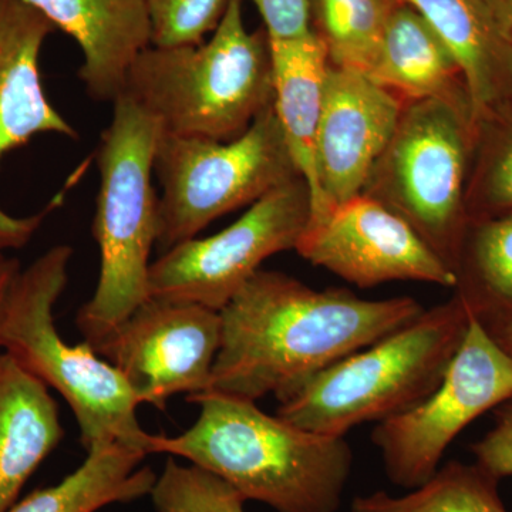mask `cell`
Wrapping results in <instances>:
<instances>
[{
  "label": "cell",
  "mask_w": 512,
  "mask_h": 512,
  "mask_svg": "<svg viewBox=\"0 0 512 512\" xmlns=\"http://www.w3.org/2000/svg\"><path fill=\"white\" fill-rule=\"evenodd\" d=\"M357 288L413 281L454 288L456 275L403 218L365 194L309 225L295 249Z\"/></svg>",
  "instance_id": "7c38bea8"
},
{
  "label": "cell",
  "mask_w": 512,
  "mask_h": 512,
  "mask_svg": "<svg viewBox=\"0 0 512 512\" xmlns=\"http://www.w3.org/2000/svg\"><path fill=\"white\" fill-rule=\"evenodd\" d=\"M82 49L80 80L93 100L123 94L134 62L151 46L147 0H25Z\"/></svg>",
  "instance_id": "9a60e30c"
},
{
  "label": "cell",
  "mask_w": 512,
  "mask_h": 512,
  "mask_svg": "<svg viewBox=\"0 0 512 512\" xmlns=\"http://www.w3.org/2000/svg\"><path fill=\"white\" fill-rule=\"evenodd\" d=\"M466 207L468 220L512 212V99L474 120Z\"/></svg>",
  "instance_id": "cb8c5ba5"
},
{
  "label": "cell",
  "mask_w": 512,
  "mask_h": 512,
  "mask_svg": "<svg viewBox=\"0 0 512 512\" xmlns=\"http://www.w3.org/2000/svg\"><path fill=\"white\" fill-rule=\"evenodd\" d=\"M487 332L490 333L495 343L512 357V322L493 326V328L487 329Z\"/></svg>",
  "instance_id": "4dcf8cb0"
},
{
  "label": "cell",
  "mask_w": 512,
  "mask_h": 512,
  "mask_svg": "<svg viewBox=\"0 0 512 512\" xmlns=\"http://www.w3.org/2000/svg\"><path fill=\"white\" fill-rule=\"evenodd\" d=\"M473 150L470 103L407 101L362 192L403 218L453 272L468 222Z\"/></svg>",
  "instance_id": "52a82bcc"
},
{
  "label": "cell",
  "mask_w": 512,
  "mask_h": 512,
  "mask_svg": "<svg viewBox=\"0 0 512 512\" xmlns=\"http://www.w3.org/2000/svg\"><path fill=\"white\" fill-rule=\"evenodd\" d=\"M221 346L220 312L148 298L94 348L140 404L164 412L170 397L208 392Z\"/></svg>",
  "instance_id": "8fae6325"
},
{
  "label": "cell",
  "mask_w": 512,
  "mask_h": 512,
  "mask_svg": "<svg viewBox=\"0 0 512 512\" xmlns=\"http://www.w3.org/2000/svg\"><path fill=\"white\" fill-rule=\"evenodd\" d=\"M397 0H312V30L330 66L369 73Z\"/></svg>",
  "instance_id": "603a6c76"
},
{
  "label": "cell",
  "mask_w": 512,
  "mask_h": 512,
  "mask_svg": "<svg viewBox=\"0 0 512 512\" xmlns=\"http://www.w3.org/2000/svg\"><path fill=\"white\" fill-rule=\"evenodd\" d=\"M498 483L477 463L450 461L429 481L400 497L384 491L356 497L350 512H508Z\"/></svg>",
  "instance_id": "7402d4cb"
},
{
  "label": "cell",
  "mask_w": 512,
  "mask_h": 512,
  "mask_svg": "<svg viewBox=\"0 0 512 512\" xmlns=\"http://www.w3.org/2000/svg\"><path fill=\"white\" fill-rule=\"evenodd\" d=\"M272 42L312 35V0H251Z\"/></svg>",
  "instance_id": "83f0119b"
},
{
  "label": "cell",
  "mask_w": 512,
  "mask_h": 512,
  "mask_svg": "<svg viewBox=\"0 0 512 512\" xmlns=\"http://www.w3.org/2000/svg\"><path fill=\"white\" fill-rule=\"evenodd\" d=\"M161 133L160 123L130 96L113 101V119L96 156L100 188L93 237L100 251L99 281L76 318L93 349L148 299L158 232L154 156Z\"/></svg>",
  "instance_id": "8992f818"
},
{
  "label": "cell",
  "mask_w": 512,
  "mask_h": 512,
  "mask_svg": "<svg viewBox=\"0 0 512 512\" xmlns=\"http://www.w3.org/2000/svg\"><path fill=\"white\" fill-rule=\"evenodd\" d=\"M367 76L404 103L446 99L471 104L463 74L450 50L416 9L399 0Z\"/></svg>",
  "instance_id": "ac0fdd59"
},
{
  "label": "cell",
  "mask_w": 512,
  "mask_h": 512,
  "mask_svg": "<svg viewBox=\"0 0 512 512\" xmlns=\"http://www.w3.org/2000/svg\"><path fill=\"white\" fill-rule=\"evenodd\" d=\"M471 451L474 463L497 480L512 477V397L495 409L494 426Z\"/></svg>",
  "instance_id": "4316f807"
},
{
  "label": "cell",
  "mask_w": 512,
  "mask_h": 512,
  "mask_svg": "<svg viewBox=\"0 0 512 512\" xmlns=\"http://www.w3.org/2000/svg\"><path fill=\"white\" fill-rule=\"evenodd\" d=\"M274 109L296 168L311 190L318 192L316 147L322 119L328 53L315 33L302 39L272 42Z\"/></svg>",
  "instance_id": "d6986e66"
},
{
  "label": "cell",
  "mask_w": 512,
  "mask_h": 512,
  "mask_svg": "<svg viewBox=\"0 0 512 512\" xmlns=\"http://www.w3.org/2000/svg\"><path fill=\"white\" fill-rule=\"evenodd\" d=\"M311 217V190L302 177L293 178L218 234L188 239L151 262L148 298L221 312L266 259L295 251Z\"/></svg>",
  "instance_id": "9c48e42d"
},
{
  "label": "cell",
  "mask_w": 512,
  "mask_h": 512,
  "mask_svg": "<svg viewBox=\"0 0 512 512\" xmlns=\"http://www.w3.org/2000/svg\"><path fill=\"white\" fill-rule=\"evenodd\" d=\"M0 258H3V255H0Z\"/></svg>",
  "instance_id": "1f68e13d"
},
{
  "label": "cell",
  "mask_w": 512,
  "mask_h": 512,
  "mask_svg": "<svg viewBox=\"0 0 512 512\" xmlns=\"http://www.w3.org/2000/svg\"><path fill=\"white\" fill-rule=\"evenodd\" d=\"M427 20L450 50L466 82L474 120L512 99V40L483 0H399Z\"/></svg>",
  "instance_id": "e0dca14e"
},
{
  "label": "cell",
  "mask_w": 512,
  "mask_h": 512,
  "mask_svg": "<svg viewBox=\"0 0 512 512\" xmlns=\"http://www.w3.org/2000/svg\"><path fill=\"white\" fill-rule=\"evenodd\" d=\"M72 256V247L57 245L16 274L0 309V350L66 400L84 450L121 443L147 454L140 403L119 370L89 343L69 345L56 328Z\"/></svg>",
  "instance_id": "277c9868"
},
{
  "label": "cell",
  "mask_w": 512,
  "mask_h": 512,
  "mask_svg": "<svg viewBox=\"0 0 512 512\" xmlns=\"http://www.w3.org/2000/svg\"><path fill=\"white\" fill-rule=\"evenodd\" d=\"M190 429L147 439L150 454L183 457L276 512H336L352 473L345 437L325 436L262 412L252 400L205 392Z\"/></svg>",
  "instance_id": "7a4b0ae2"
},
{
  "label": "cell",
  "mask_w": 512,
  "mask_h": 512,
  "mask_svg": "<svg viewBox=\"0 0 512 512\" xmlns=\"http://www.w3.org/2000/svg\"><path fill=\"white\" fill-rule=\"evenodd\" d=\"M19 271L20 264L18 259L6 258V256L0 258V309H2L9 286Z\"/></svg>",
  "instance_id": "f546056e"
},
{
  "label": "cell",
  "mask_w": 512,
  "mask_h": 512,
  "mask_svg": "<svg viewBox=\"0 0 512 512\" xmlns=\"http://www.w3.org/2000/svg\"><path fill=\"white\" fill-rule=\"evenodd\" d=\"M231 0H147L151 46H198L220 25Z\"/></svg>",
  "instance_id": "484cf974"
},
{
  "label": "cell",
  "mask_w": 512,
  "mask_h": 512,
  "mask_svg": "<svg viewBox=\"0 0 512 512\" xmlns=\"http://www.w3.org/2000/svg\"><path fill=\"white\" fill-rule=\"evenodd\" d=\"M423 311L410 296L367 301L349 289L316 291L261 269L220 312L221 346L208 392L252 402L275 394L281 402Z\"/></svg>",
  "instance_id": "6da1fadb"
},
{
  "label": "cell",
  "mask_w": 512,
  "mask_h": 512,
  "mask_svg": "<svg viewBox=\"0 0 512 512\" xmlns=\"http://www.w3.org/2000/svg\"><path fill=\"white\" fill-rule=\"evenodd\" d=\"M454 293L485 329L512 322V212L468 220Z\"/></svg>",
  "instance_id": "44dd1931"
},
{
  "label": "cell",
  "mask_w": 512,
  "mask_h": 512,
  "mask_svg": "<svg viewBox=\"0 0 512 512\" xmlns=\"http://www.w3.org/2000/svg\"><path fill=\"white\" fill-rule=\"evenodd\" d=\"M512 397V357L471 318L446 375L426 399L376 423L373 444L394 485L413 490L429 481L458 434Z\"/></svg>",
  "instance_id": "30bf717a"
},
{
  "label": "cell",
  "mask_w": 512,
  "mask_h": 512,
  "mask_svg": "<svg viewBox=\"0 0 512 512\" xmlns=\"http://www.w3.org/2000/svg\"><path fill=\"white\" fill-rule=\"evenodd\" d=\"M498 28L512 40V0H483Z\"/></svg>",
  "instance_id": "f1b7e54d"
},
{
  "label": "cell",
  "mask_w": 512,
  "mask_h": 512,
  "mask_svg": "<svg viewBox=\"0 0 512 512\" xmlns=\"http://www.w3.org/2000/svg\"><path fill=\"white\" fill-rule=\"evenodd\" d=\"M157 512H245L247 503L231 485L197 466L168 457L151 490Z\"/></svg>",
  "instance_id": "d4e9b609"
},
{
  "label": "cell",
  "mask_w": 512,
  "mask_h": 512,
  "mask_svg": "<svg viewBox=\"0 0 512 512\" xmlns=\"http://www.w3.org/2000/svg\"><path fill=\"white\" fill-rule=\"evenodd\" d=\"M154 173L161 184L156 241L161 254L301 177L274 106L231 141L161 133Z\"/></svg>",
  "instance_id": "ba28073f"
},
{
  "label": "cell",
  "mask_w": 512,
  "mask_h": 512,
  "mask_svg": "<svg viewBox=\"0 0 512 512\" xmlns=\"http://www.w3.org/2000/svg\"><path fill=\"white\" fill-rule=\"evenodd\" d=\"M55 25L25 0H0V161L43 133L74 138L77 131L50 104L40 79L39 57ZM60 195L46 210L12 217L0 208V255L25 247Z\"/></svg>",
  "instance_id": "5bb4252c"
},
{
  "label": "cell",
  "mask_w": 512,
  "mask_h": 512,
  "mask_svg": "<svg viewBox=\"0 0 512 512\" xmlns=\"http://www.w3.org/2000/svg\"><path fill=\"white\" fill-rule=\"evenodd\" d=\"M59 406L49 387L0 350V512L63 439Z\"/></svg>",
  "instance_id": "2e32d148"
},
{
  "label": "cell",
  "mask_w": 512,
  "mask_h": 512,
  "mask_svg": "<svg viewBox=\"0 0 512 512\" xmlns=\"http://www.w3.org/2000/svg\"><path fill=\"white\" fill-rule=\"evenodd\" d=\"M124 94L174 136L231 141L274 106L271 39L249 32L242 0H231L210 40L150 46L128 73Z\"/></svg>",
  "instance_id": "3957f363"
},
{
  "label": "cell",
  "mask_w": 512,
  "mask_h": 512,
  "mask_svg": "<svg viewBox=\"0 0 512 512\" xmlns=\"http://www.w3.org/2000/svg\"><path fill=\"white\" fill-rule=\"evenodd\" d=\"M471 316L456 293L328 367L279 402L276 416L325 436L407 412L437 389Z\"/></svg>",
  "instance_id": "5b68a950"
},
{
  "label": "cell",
  "mask_w": 512,
  "mask_h": 512,
  "mask_svg": "<svg viewBox=\"0 0 512 512\" xmlns=\"http://www.w3.org/2000/svg\"><path fill=\"white\" fill-rule=\"evenodd\" d=\"M403 106L367 74L329 64L316 147L318 192L309 225L362 194Z\"/></svg>",
  "instance_id": "4fadbf2b"
},
{
  "label": "cell",
  "mask_w": 512,
  "mask_h": 512,
  "mask_svg": "<svg viewBox=\"0 0 512 512\" xmlns=\"http://www.w3.org/2000/svg\"><path fill=\"white\" fill-rule=\"evenodd\" d=\"M146 457L121 443L100 444L59 484L36 490L6 512H97L131 503L150 495L157 481L150 467H140Z\"/></svg>",
  "instance_id": "ffe728a7"
}]
</instances>
